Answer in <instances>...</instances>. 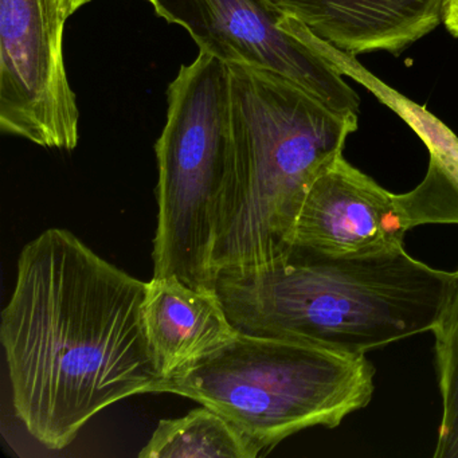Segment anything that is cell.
I'll return each mask as SVG.
<instances>
[{"instance_id": "5b68a950", "label": "cell", "mask_w": 458, "mask_h": 458, "mask_svg": "<svg viewBox=\"0 0 458 458\" xmlns=\"http://www.w3.org/2000/svg\"><path fill=\"white\" fill-rule=\"evenodd\" d=\"M167 119L155 144L157 226L154 277L216 291L214 246L233 174L230 76L199 50L167 89Z\"/></svg>"}, {"instance_id": "7a4b0ae2", "label": "cell", "mask_w": 458, "mask_h": 458, "mask_svg": "<svg viewBox=\"0 0 458 458\" xmlns=\"http://www.w3.org/2000/svg\"><path fill=\"white\" fill-rule=\"evenodd\" d=\"M458 281L404 248L363 259H318L291 249L270 264L216 276L237 332L350 353L433 331Z\"/></svg>"}, {"instance_id": "8992f818", "label": "cell", "mask_w": 458, "mask_h": 458, "mask_svg": "<svg viewBox=\"0 0 458 458\" xmlns=\"http://www.w3.org/2000/svg\"><path fill=\"white\" fill-rule=\"evenodd\" d=\"M60 0H0V128L73 151L80 112L64 53Z\"/></svg>"}, {"instance_id": "9c48e42d", "label": "cell", "mask_w": 458, "mask_h": 458, "mask_svg": "<svg viewBox=\"0 0 458 458\" xmlns=\"http://www.w3.org/2000/svg\"><path fill=\"white\" fill-rule=\"evenodd\" d=\"M284 26L320 53L343 76L363 85L420 136L430 154L428 173L411 191L396 195L410 229L420 225H458V138L430 112L404 98L367 71L356 55L342 52L316 37L296 18L286 14Z\"/></svg>"}, {"instance_id": "8fae6325", "label": "cell", "mask_w": 458, "mask_h": 458, "mask_svg": "<svg viewBox=\"0 0 458 458\" xmlns=\"http://www.w3.org/2000/svg\"><path fill=\"white\" fill-rule=\"evenodd\" d=\"M144 320L163 382L238 335L216 291L191 288L176 277L149 281Z\"/></svg>"}, {"instance_id": "52a82bcc", "label": "cell", "mask_w": 458, "mask_h": 458, "mask_svg": "<svg viewBox=\"0 0 458 458\" xmlns=\"http://www.w3.org/2000/svg\"><path fill=\"white\" fill-rule=\"evenodd\" d=\"M155 14L181 26L199 50L226 65L276 72L343 114H359L360 98L320 53L283 26L272 0H147Z\"/></svg>"}, {"instance_id": "ba28073f", "label": "cell", "mask_w": 458, "mask_h": 458, "mask_svg": "<svg viewBox=\"0 0 458 458\" xmlns=\"http://www.w3.org/2000/svg\"><path fill=\"white\" fill-rule=\"evenodd\" d=\"M409 230L396 195L340 155L310 184L291 249L318 259H363L404 248Z\"/></svg>"}, {"instance_id": "5bb4252c", "label": "cell", "mask_w": 458, "mask_h": 458, "mask_svg": "<svg viewBox=\"0 0 458 458\" xmlns=\"http://www.w3.org/2000/svg\"><path fill=\"white\" fill-rule=\"evenodd\" d=\"M442 23L452 36L458 38V0H444Z\"/></svg>"}, {"instance_id": "6da1fadb", "label": "cell", "mask_w": 458, "mask_h": 458, "mask_svg": "<svg viewBox=\"0 0 458 458\" xmlns=\"http://www.w3.org/2000/svg\"><path fill=\"white\" fill-rule=\"evenodd\" d=\"M147 285L69 230H47L21 251L0 339L15 414L47 449L71 445L122 399L159 394Z\"/></svg>"}, {"instance_id": "30bf717a", "label": "cell", "mask_w": 458, "mask_h": 458, "mask_svg": "<svg viewBox=\"0 0 458 458\" xmlns=\"http://www.w3.org/2000/svg\"><path fill=\"white\" fill-rule=\"evenodd\" d=\"M316 37L350 55H396L442 23L444 0H272Z\"/></svg>"}, {"instance_id": "4fadbf2b", "label": "cell", "mask_w": 458, "mask_h": 458, "mask_svg": "<svg viewBox=\"0 0 458 458\" xmlns=\"http://www.w3.org/2000/svg\"><path fill=\"white\" fill-rule=\"evenodd\" d=\"M442 399L436 458H458V281L433 328Z\"/></svg>"}, {"instance_id": "9a60e30c", "label": "cell", "mask_w": 458, "mask_h": 458, "mask_svg": "<svg viewBox=\"0 0 458 458\" xmlns=\"http://www.w3.org/2000/svg\"><path fill=\"white\" fill-rule=\"evenodd\" d=\"M89 2H92V0H60V6L66 20H69L72 15L76 14L81 7H84Z\"/></svg>"}, {"instance_id": "7c38bea8", "label": "cell", "mask_w": 458, "mask_h": 458, "mask_svg": "<svg viewBox=\"0 0 458 458\" xmlns=\"http://www.w3.org/2000/svg\"><path fill=\"white\" fill-rule=\"evenodd\" d=\"M262 450L210 407L160 420L140 458H256Z\"/></svg>"}, {"instance_id": "3957f363", "label": "cell", "mask_w": 458, "mask_h": 458, "mask_svg": "<svg viewBox=\"0 0 458 458\" xmlns=\"http://www.w3.org/2000/svg\"><path fill=\"white\" fill-rule=\"evenodd\" d=\"M227 68L233 174L216 229V276L262 267L288 253L310 184L343 155L359 120L276 72Z\"/></svg>"}, {"instance_id": "277c9868", "label": "cell", "mask_w": 458, "mask_h": 458, "mask_svg": "<svg viewBox=\"0 0 458 458\" xmlns=\"http://www.w3.org/2000/svg\"><path fill=\"white\" fill-rule=\"evenodd\" d=\"M375 369L366 353L238 332L229 344L160 386L216 410L259 449L305 428H335L364 409Z\"/></svg>"}]
</instances>
